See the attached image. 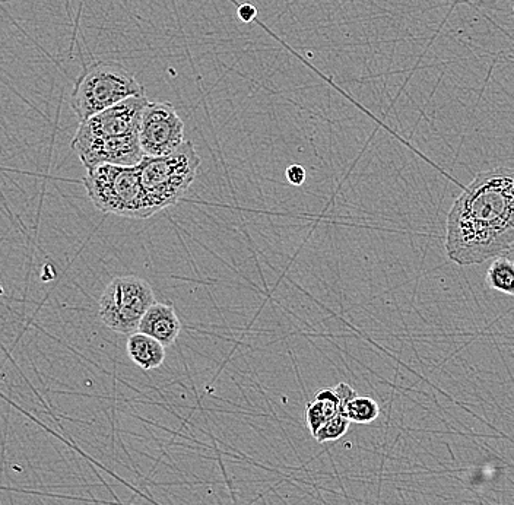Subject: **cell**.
I'll return each instance as SVG.
<instances>
[{
  "instance_id": "obj_7",
  "label": "cell",
  "mask_w": 514,
  "mask_h": 505,
  "mask_svg": "<svg viewBox=\"0 0 514 505\" xmlns=\"http://www.w3.org/2000/svg\"><path fill=\"white\" fill-rule=\"evenodd\" d=\"M148 101L147 95L130 97L95 114L79 123L75 141H120L138 136L139 120Z\"/></svg>"
},
{
  "instance_id": "obj_8",
  "label": "cell",
  "mask_w": 514,
  "mask_h": 505,
  "mask_svg": "<svg viewBox=\"0 0 514 505\" xmlns=\"http://www.w3.org/2000/svg\"><path fill=\"white\" fill-rule=\"evenodd\" d=\"M136 332L151 336L166 348V346L173 345L179 338L180 332H182V322L173 306L154 303L142 317Z\"/></svg>"
},
{
  "instance_id": "obj_15",
  "label": "cell",
  "mask_w": 514,
  "mask_h": 505,
  "mask_svg": "<svg viewBox=\"0 0 514 505\" xmlns=\"http://www.w3.org/2000/svg\"><path fill=\"white\" fill-rule=\"evenodd\" d=\"M332 389L333 392H335L336 397H338L339 403H341L342 411H344L345 405H347L349 400H351L352 397L357 396V392H355V390L347 383L336 384Z\"/></svg>"
},
{
  "instance_id": "obj_1",
  "label": "cell",
  "mask_w": 514,
  "mask_h": 505,
  "mask_svg": "<svg viewBox=\"0 0 514 505\" xmlns=\"http://www.w3.org/2000/svg\"><path fill=\"white\" fill-rule=\"evenodd\" d=\"M447 256L481 265L514 246V173L500 167L477 174L453 203L446 221Z\"/></svg>"
},
{
  "instance_id": "obj_3",
  "label": "cell",
  "mask_w": 514,
  "mask_h": 505,
  "mask_svg": "<svg viewBox=\"0 0 514 505\" xmlns=\"http://www.w3.org/2000/svg\"><path fill=\"white\" fill-rule=\"evenodd\" d=\"M139 95H145V90L133 73L122 63L103 60L88 66L79 76L71 95V107L81 123Z\"/></svg>"
},
{
  "instance_id": "obj_12",
  "label": "cell",
  "mask_w": 514,
  "mask_h": 505,
  "mask_svg": "<svg viewBox=\"0 0 514 505\" xmlns=\"http://www.w3.org/2000/svg\"><path fill=\"white\" fill-rule=\"evenodd\" d=\"M344 415L352 424H371L380 415L379 403L368 396H355L345 405Z\"/></svg>"
},
{
  "instance_id": "obj_11",
  "label": "cell",
  "mask_w": 514,
  "mask_h": 505,
  "mask_svg": "<svg viewBox=\"0 0 514 505\" xmlns=\"http://www.w3.org/2000/svg\"><path fill=\"white\" fill-rule=\"evenodd\" d=\"M510 254L512 253L494 257L485 275L488 288L507 295L514 294V262Z\"/></svg>"
},
{
  "instance_id": "obj_14",
  "label": "cell",
  "mask_w": 514,
  "mask_h": 505,
  "mask_svg": "<svg viewBox=\"0 0 514 505\" xmlns=\"http://www.w3.org/2000/svg\"><path fill=\"white\" fill-rule=\"evenodd\" d=\"M285 176H287V180L290 181L293 186H303L304 181L307 179L306 170L301 165L293 164L287 168L285 171Z\"/></svg>"
},
{
  "instance_id": "obj_4",
  "label": "cell",
  "mask_w": 514,
  "mask_h": 505,
  "mask_svg": "<svg viewBox=\"0 0 514 505\" xmlns=\"http://www.w3.org/2000/svg\"><path fill=\"white\" fill-rule=\"evenodd\" d=\"M84 186L92 205L103 214L132 219L154 217L149 211L136 165H98L87 171Z\"/></svg>"
},
{
  "instance_id": "obj_9",
  "label": "cell",
  "mask_w": 514,
  "mask_h": 505,
  "mask_svg": "<svg viewBox=\"0 0 514 505\" xmlns=\"http://www.w3.org/2000/svg\"><path fill=\"white\" fill-rule=\"evenodd\" d=\"M128 354L133 364L147 371L157 370L166 361V348L141 332L130 333Z\"/></svg>"
},
{
  "instance_id": "obj_6",
  "label": "cell",
  "mask_w": 514,
  "mask_h": 505,
  "mask_svg": "<svg viewBox=\"0 0 514 505\" xmlns=\"http://www.w3.org/2000/svg\"><path fill=\"white\" fill-rule=\"evenodd\" d=\"M139 145L145 157H163L184 142V123L166 101H148L139 120Z\"/></svg>"
},
{
  "instance_id": "obj_16",
  "label": "cell",
  "mask_w": 514,
  "mask_h": 505,
  "mask_svg": "<svg viewBox=\"0 0 514 505\" xmlns=\"http://www.w3.org/2000/svg\"><path fill=\"white\" fill-rule=\"evenodd\" d=\"M239 6V9H237V15H239L241 22H246V24H249V22L256 21L257 18V9L255 6L250 5V3H243V5H237Z\"/></svg>"
},
{
  "instance_id": "obj_10",
  "label": "cell",
  "mask_w": 514,
  "mask_h": 505,
  "mask_svg": "<svg viewBox=\"0 0 514 505\" xmlns=\"http://www.w3.org/2000/svg\"><path fill=\"white\" fill-rule=\"evenodd\" d=\"M338 412H344L333 389H323L314 395L313 402L307 405L306 422L313 437L328 419Z\"/></svg>"
},
{
  "instance_id": "obj_13",
  "label": "cell",
  "mask_w": 514,
  "mask_h": 505,
  "mask_svg": "<svg viewBox=\"0 0 514 505\" xmlns=\"http://www.w3.org/2000/svg\"><path fill=\"white\" fill-rule=\"evenodd\" d=\"M349 424H351V422L348 421L344 412H338V414L333 415L331 419H328V421L322 425V428L314 434V438H316L319 443H329V441L339 440V438L344 437V435L348 433Z\"/></svg>"
},
{
  "instance_id": "obj_2",
  "label": "cell",
  "mask_w": 514,
  "mask_h": 505,
  "mask_svg": "<svg viewBox=\"0 0 514 505\" xmlns=\"http://www.w3.org/2000/svg\"><path fill=\"white\" fill-rule=\"evenodd\" d=\"M201 157L192 142L184 141L176 151L163 157H144L138 168L139 181L152 215L177 205L192 186Z\"/></svg>"
},
{
  "instance_id": "obj_5",
  "label": "cell",
  "mask_w": 514,
  "mask_h": 505,
  "mask_svg": "<svg viewBox=\"0 0 514 505\" xmlns=\"http://www.w3.org/2000/svg\"><path fill=\"white\" fill-rule=\"evenodd\" d=\"M154 303V291L145 279L119 276L101 294L98 314L109 329L130 335L138 330L139 322Z\"/></svg>"
}]
</instances>
